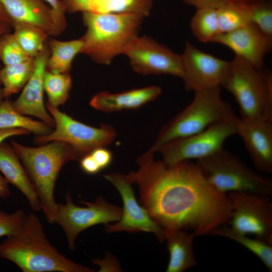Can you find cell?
I'll return each mask as SVG.
<instances>
[{
  "instance_id": "33",
  "label": "cell",
  "mask_w": 272,
  "mask_h": 272,
  "mask_svg": "<svg viewBox=\"0 0 272 272\" xmlns=\"http://www.w3.org/2000/svg\"><path fill=\"white\" fill-rule=\"evenodd\" d=\"M24 215L22 210L11 213L0 211V237L14 234L20 227Z\"/></svg>"
},
{
  "instance_id": "28",
  "label": "cell",
  "mask_w": 272,
  "mask_h": 272,
  "mask_svg": "<svg viewBox=\"0 0 272 272\" xmlns=\"http://www.w3.org/2000/svg\"><path fill=\"white\" fill-rule=\"evenodd\" d=\"M152 0H91L90 12L99 13H132L148 16Z\"/></svg>"
},
{
  "instance_id": "25",
  "label": "cell",
  "mask_w": 272,
  "mask_h": 272,
  "mask_svg": "<svg viewBox=\"0 0 272 272\" xmlns=\"http://www.w3.org/2000/svg\"><path fill=\"white\" fill-rule=\"evenodd\" d=\"M220 33L230 32L251 23L246 2L228 1L217 8Z\"/></svg>"
},
{
  "instance_id": "9",
  "label": "cell",
  "mask_w": 272,
  "mask_h": 272,
  "mask_svg": "<svg viewBox=\"0 0 272 272\" xmlns=\"http://www.w3.org/2000/svg\"><path fill=\"white\" fill-rule=\"evenodd\" d=\"M232 212L229 227L272 245V202L270 196L244 192L228 193Z\"/></svg>"
},
{
  "instance_id": "8",
  "label": "cell",
  "mask_w": 272,
  "mask_h": 272,
  "mask_svg": "<svg viewBox=\"0 0 272 272\" xmlns=\"http://www.w3.org/2000/svg\"><path fill=\"white\" fill-rule=\"evenodd\" d=\"M46 107L54 120V129L47 134L37 136L34 142L38 144L57 141L65 142L75 150L81 159L94 149L109 145L116 137L115 130L108 125L93 127L73 118L58 108L47 104Z\"/></svg>"
},
{
  "instance_id": "10",
  "label": "cell",
  "mask_w": 272,
  "mask_h": 272,
  "mask_svg": "<svg viewBox=\"0 0 272 272\" xmlns=\"http://www.w3.org/2000/svg\"><path fill=\"white\" fill-rule=\"evenodd\" d=\"M239 117L214 123L194 135L173 142L159 152L162 161L167 166L179 163L198 160L223 149L225 142L237 134Z\"/></svg>"
},
{
  "instance_id": "11",
  "label": "cell",
  "mask_w": 272,
  "mask_h": 272,
  "mask_svg": "<svg viewBox=\"0 0 272 272\" xmlns=\"http://www.w3.org/2000/svg\"><path fill=\"white\" fill-rule=\"evenodd\" d=\"M86 206L79 207L73 203L69 192L64 203H57L55 223L59 224L65 234L68 247L75 250V242L82 231L93 226L117 222L121 218L122 209L109 203L103 197L93 202L81 201Z\"/></svg>"
},
{
  "instance_id": "16",
  "label": "cell",
  "mask_w": 272,
  "mask_h": 272,
  "mask_svg": "<svg viewBox=\"0 0 272 272\" xmlns=\"http://www.w3.org/2000/svg\"><path fill=\"white\" fill-rule=\"evenodd\" d=\"M49 54V48L46 43L43 50L34 58L33 72L22 92L12 102L14 109L19 113L34 116L53 128L54 120L46 110L43 99V78Z\"/></svg>"
},
{
  "instance_id": "18",
  "label": "cell",
  "mask_w": 272,
  "mask_h": 272,
  "mask_svg": "<svg viewBox=\"0 0 272 272\" xmlns=\"http://www.w3.org/2000/svg\"><path fill=\"white\" fill-rule=\"evenodd\" d=\"M0 3L13 26L16 23L28 24L48 35L57 36L51 10L43 0H0Z\"/></svg>"
},
{
  "instance_id": "35",
  "label": "cell",
  "mask_w": 272,
  "mask_h": 272,
  "mask_svg": "<svg viewBox=\"0 0 272 272\" xmlns=\"http://www.w3.org/2000/svg\"><path fill=\"white\" fill-rule=\"evenodd\" d=\"M101 170L107 168L112 163V153L105 147L94 149L90 152Z\"/></svg>"
},
{
  "instance_id": "22",
  "label": "cell",
  "mask_w": 272,
  "mask_h": 272,
  "mask_svg": "<svg viewBox=\"0 0 272 272\" xmlns=\"http://www.w3.org/2000/svg\"><path fill=\"white\" fill-rule=\"evenodd\" d=\"M50 54L46 62V71L54 73H69L73 60L83 47L82 38L70 41L49 39Z\"/></svg>"
},
{
  "instance_id": "41",
  "label": "cell",
  "mask_w": 272,
  "mask_h": 272,
  "mask_svg": "<svg viewBox=\"0 0 272 272\" xmlns=\"http://www.w3.org/2000/svg\"><path fill=\"white\" fill-rule=\"evenodd\" d=\"M11 194L9 183L5 177L0 175V198L6 199Z\"/></svg>"
},
{
  "instance_id": "34",
  "label": "cell",
  "mask_w": 272,
  "mask_h": 272,
  "mask_svg": "<svg viewBox=\"0 0 272 272\" xmlns=\"http://www.w3.org/2000/svg\"><path fill=\"white\" fill-rule=\"evenodd\" d=\"M48 4L51 10L56 35L60 34L65 29L66 8L61 0H43Z\"/></svg>"
},
{
  "instance_id": "13",
  "label": "cell",
  "mask_w": 272,
  "mask_h": 272,
  "mask_svg": "<svg viewBox=\"0 0 272 272\" xmlns=\"http://www.w3.org/2000/svg\"><path fill=\"white\" fill-rule=\"evenodd\" d=\"M182 60L185 89L196 91L215 86H222L230 66L228 61L197 48L189 42L185 43Z\"/></svg>"
},
{
  "instance_id": "5",
  "label": "cell",
  "mask_w": 272,
  "mask_h": 272,
  "mask_svg": "<svg viewBox=\"0 0 272 272\" xmlns=\"http://www.w3.org/2000/svg\"><path fill=\"white\" fill-rule=\"evenodd\" d=\"M221 91V86H215L195 91L190 104L161 128L149 150L160 152L173 142L236 117L230 104L222 98Z\"/></svg>"
},
{
  "instance_id": "45",
  "label": "cell",
  "mask_w": 272,
  "mask_h": 272,
  "mask_svg": "<svg viewBox=\"0 0 272 272\" xmlns=\"http://www.w3.org/2000/svg\"><path fill=\"white\" fill-rule=\"evenodd\" d=\"M228 1H243V2H247L252 0H228Z\"/></svg>"
},
{
  "instance_id": "37",
  "label": "cell",
  "mask_w": 272,
  "mask_h": 272,
  "mask_svg": "<svg viewBox=\"0 0 272 272\" xmlns=\"http://www.w3.org/2000/svg\"><path fill=\"white\" fill-rule=\"evenodd\" d=\"M79 161L81 168L88 174H95L101 170L90 153L82 157Z\"/></svg>"
},
{
  "instance_id": "44",
  "label": "cell",
  "mask_w": 272,
  "mask_h": 272,
  "mask_svg": "<svg viewBox=\"0 0 272 272\" xmlns=\"http://www.w3.org/2000/svg\"><path fill=\"white\" fill-rule=\"evenodd\" d=\"M1 67L0 66V70H1ZM4 98H5L4 97L2 86V84H1V81H0V105L2 103V102L4 101Z\"/></svg>"
},
{
  "instance_id": "7",
  "label": "cell",
  "mask_w": 272,
  "mask_h": 272,
  "mask_svg": "<svg viewBox=\"0 0 272 272\" xmlns=\"http://www.w3.org/2000/svg\"><path fill=\"white\" fill-rule=\"evenodd\" d=\"M202 176L216 190L272 195V180L249 167L238 156L222 149L213 155L196 160Z\"/></svg>"
},
{
  "instance_id": "24",
  "label": "cell",
  "mask_w": 272,
  "mask_h": 272,
  "mask_svg": "<svg viewBox=\"0 0 272 272\" xmlns=\"http://www.w3.org/2000/svg\"><path fill=\"white\" fill-rule=\"evenodd\" d=\"M210 235L223 237L237 242L258 257L269 272L272 271L271 245L236 232L226 225L216 228Z\"/></svg>"
},
{
  "instance_id": "42",
  "label": "cell",
  "mask_w": 272,
  "mask_h": 272,
  "mask_svg": "<svg viewBox=\"0 0 272 272\" xmlns=\"http://www.w3.org/2000/svg\"><path fill=\"white\" fill-rule=\"evenodd\" d=\"M12 26L9 24L0 21V39L5 34L11 32Z\"/></svg>"
},
{
  "instance_id": "31",
  "label": "cell",
  "mask_w": 272,
  "mask_h": 272,
  "mask_svg": "<svg viewBox=\"0 0 272 272\" xmlns=\"http://www.w3.org/2000/svg\"><path fill=\"white\" fill-rule=\"evenodd\" d=\"M246 2L251 23L272 38L271 3L269 0H252Z\"/></svg>"
},
{
  "instance_id": "20",
  "label": "cell",
  "mask_w": 272,
  "mask_h": 272,
  "mask_svg": "<svg viewBox=\"0 0 272 272\" xmlns=\"http://www.w3.org/2000/svg\"><path fill=\"white\" fill-rule=\"evenodd\" d=\"M0 171L9 183L25 195L33 211L41 210L35 188L20 158L12 146L4 142L0 143Z\"/></svg>"
},
{
  "instance_id": "32",
  "label": "cell",
  "mask_w": 272,
  "mask_h": 272,
  "mask_svg": "<svg viewBox=\"0 0 272 272\" xmlns=\"http://www.w3.org/2000/svg\"><path fill=\"white\" fill-rule=\"evenodd\" d=\"M31 58L22 50L11 32L0 39V60L4 65L19 63Z\"/></svg>"
},
{
  "instance_id": "21",
  "label": "cell",
  "mask_w": 272,
  "mask_h": 272,
  "mask_svg": "<svg viewBox=\"0 0 272 272\" xmlns=\"http://www.w3.org/2000/svg\"><path fill=\"white\" fill-rule=\"evenodd\" d=\"M165 240L169 259L166 272H183L197 262L193 251V232L184 230L166 231Z\"/></svg>"
},
{
  "instance_id": "19",
  "label": "cell",
  "mask_w": 272,
  "mask_h": 272,
  "mask_svg": "<svg viewBox=\"0 0 272 272\" xmlns=\"http://www.w3.org/2000/svg\"><path fill=\"white\" fill-rule=\"evenodd\" d=\"M161 93V88L157 86L134 89L118 93L101 92L91 99L90 105L95 109L104 112L136 109L153 101Z\"/></svg>"
},
{
  "instance_id": "14",
  "label": "cell",
  "mask_w": 272,
  "mask_h": 272,
  "mask_svg": "<svg viewBox=\"0 0 272 272\" xmlns=\"http://www.w3.org/2000/svg\"><path fill=\"white\" fill-rule=\"evenodd\" d=\"M104 178L118 191L123 205L120 219L114 224L105 225L106 232H149L153 233L159 242H163L165 240V231L137 201L131 183L126 180L125 175L112 173L105 175Z\"/></svg>"
},
{
  "instance_id": "2",
  "label": "cell",
  "mask_w": 272,
  "mask_h": 272,
  "mask_svg": "<svg viewBox=\"0 0 272 272\" xmlns=\"http://www.w3.org/2000/svg\"><path fill=\"white\" fill-rule=\"evenodd\" d=\"M0 257L15 263L24 272H92L60 253L46 237L40 219L24 215L17 232L0 243Z\"/></svg>"
},
{
  "instance_id": "43",
  "label": "cell",
  "mask_w": 272,
  "mask_h": 272,
  "mask_svg": "<svg viewBox=\"0 0 272 272\" xmlns=\"http://www.w3.org/2000/svg\"><path fill=\"white\" fill-rule=\"evenodd\" d=\"M0 21L6 22L13 26L12 22L0 3Z\"/></svg>"
},
{
  "instance_id": "38",
  "label": "cell",
  "mask_w": 272,
  "mask_h": 272,
  "mask_svg": "<svg viewBox=\"0 0 272 272\" xmlns=\"http://www.w3.org/2000/svg\"><path fill=\"white\" fill-rule=\"evenodd\" d=\"M184 3L192 6L196 9L202 8H218L228 0H182Z\"/></svg>"
},
{
  "instance_id": "23",
  "label": "cell",
  "mask_w": 272,
  "mask_h": 272,
  "mask_svg": "<svg viewBox=\"0 0 272 272\" xmlns=\"http://www.w3.org/2000/svg\"><path fill=\"white\" fill-rule=\"evenodd\" d=\"M21 128L37 136L50 133L53 128L41 120H35L22 115L14 108L12 101L4 100L0 105V130Z\"/></svg>"
},
{
  "instance_id": "17",
  "label": "cell",
  "mask_w": 272,
  "mask_h": 272,
  "mask_svg": "<svg viewBox=\"0 0 272 272\" xmlns=\"http://www.w3.org/2000/svg\"><path fill=\"white\" fill-rule=\"evenodd\" d=\"M237 134L242 139L255 168L272 173V119L243 121L239 117Z\"/></svg>"
},
{
  "instance_id": "3",
  "label": "cell",
  "mask_w": 272,
  "mask_h": 272,
  "mask_svg": "<svg viewBox=\"0 0 272 272\" xmlns=\"http://www.w3.org/2000/svg\"><path fill=\"white\" fill-rule=\"evenodd\" d=\"M11 146L33 185L46 219L49 223H55L57 209L54 196L55 182L66 163L80 160L78 154L69 144L58 141L31 147L12 140Z\"/></svg>"
},
{
  "instance_id": "36",
  "label": "cell",
  "mask_w": 272,
  "mask_h": 272,
  "mask_svg": "<svg viewBox=\"0 0 272 272\" xmlns=\"http://www.w3.org/2000/svg\"><path fill=\"white\" fill-rule=\"evenodd\" d=\"M66 8L67 12L74 13L90 12L91 0H61Z\"/></svg>"
},
{
  "instance_id": "40",
  "label": "cell",
  "mask_w": 272,
  "mask_h": 272,
  "mask_svg": "<svg viewBox=\"0 0 272 272\" xmlns=\"http://www.w3.org/2000/svg\"><path fill=\"white\" fill-rule=\"evenodd\" d=\"M30 133L28 130L21 128L1 129L0 130V143L10 137L26 135Z\"/></svg>"
},
{
  "instance_id": "6",
  "label": "cell",
  "mask_w": 272,
  "mask_h": 272,
  "mask_svg": "<svg viewBox=\"0 0 272 272\" xmlns=\"http://www.w3.org/2000/svg\"><path fill=\"white\" fill-rule=\"evenodd\" d=\"M222 86L238 104L241 120L272 119V74L269 71L257 69L235 55Z\"/></svg>"
},
{
  "instance_id": "29",
  "label": "cell",
  "mask_w": 272,
  "mask_h": 272,
  "mask_svg": "<svg viewBox=\"0 0 272 272\" xmlns=\"http://www.w3.org/2000/svg\"><path fill=\"white\" fill-rule=\"evenodd\" d=\"M194 36L200 42H212L220 34L217 9L202 8L196 9L190 22Z\"/></svg>"
},
{
  "instance_id": "12",
  "label": "cell",
  "mask_w": 272,
  "mask_h": 272,
  "mask_svg": "<svg viewBox=\"0 0 272 272\" xmlns=\"http://www.w3.org/2000/svg\"><path fill=\"white\" fill-rule=\"evenodd\" d=\"M123 54L128 57L131 68L138 74L182 77L181 55L148 36H137L127 46Z\"/></svg>"
},
{
  "instance_id": "1",
  "label": "cell",
  "mask_w": 272,
  "mask_h": 272,
  "mask_svg": "<svg viewBox=\"0 0 272 272\" xmlns=\"http://www.w3.org/2000/svg\"><path fill=\"white\" fill-rule=\"evenodd\" d=\"M154 154L149 150L139 157L138 169L125 176L137 184L142 206L165 231L190 229L202 236L228 223L232 212L228 194L209 184L195 164L167 166Z\"/></svg>"
},
{
  "instance_id": "26",
  "label": "cell",
  "mask_w": 272,
  "mask_h": 272,
  "mask_svg": "<svg viewBox=\"0 0 272 272\" xmlns=\"http://www.w3.org/2000/svg\"><path fill=\"white\" fill-rule=\"evenodd\" d=\"M34 69V58L1 67L0 81L4 98H8L23 89L31 77Z\"/></svg>"
},
{
  "instance_id": "39",
  "label": "cell",
  "mask_w": 272,
  "mask_h": 272,
  "mask_svg": "<svg viewBox=\"0 0 272 272\" xmlns=\"http://www.w3.org/2000/svg\"><path fill=\"white\" fill-rule=\"evenodd\" d=\"M93 262L99 265L100 267V269L99 271H105L104 270L108 271V270H106L108 268L109 266H107L108 267H106L107 265H112L114 267H115L117 271H120V267L118 264V262L116 261V259L114 257H113L112 256L109 254H107L106 255V257L105 259L100 260L99 259H93Z\"/></svg>"
},
{
  "instance_id": "4",
  "label": "cell",
  "mask_w": 272,
  "mask_h": 272,
  "mask_svg": "<svg viewBox=\"0 0 272 272\" xmlns=\"http://www.w3.org/2000/svg\"><path fill=\"white\" fill-rule=\"evenodd\" d=\"M144 17L132 13H83L86 31L81 53L97 63L109 64L138 36Z\"/></svg>"
},
{
  "instance_id": "27",
  "label": "cell",
  "mask_w": 272,
  "mask_h": 272,
  "mask_svg": "<svg viewBox=\"0 0 272 272\" xmlns=\"http://www.w3.org/2000/svg\"><path fill=\"white\" fill-rule=\"evenodd\" d=\"M12 33L25 53L30 58H35L44 48L49 36L45 32L36 27L16 23Z\"/></svg>"
},
{
  "instance_id": "30",
  "label": "cell",
  "mask_w": 272,
  "mask_h": 272,
  "mask_svg": "<svg viewBox=\"0 0 272 272\" xmlns=\"http://www.w3.org/2000/svg\"><path fill=\"white\" fill-rule=\"evenodd\" d=\"M72 85L69 73H54L46 70L43 87L48 97L47 104L54 108L64 104L69 97Z\"/></svg>"
},
{
  "instance_id": "15",
  "label": "cell",
  "mask_w": 272,
  "mask_h": 272,
  "mask_svg": "<svg viewBox=\"0 0 272 272\" xmlns=\"http://www.w3.org/2000/svg\"><path fill=\"white\" fill-rule=\"evenodd\" d=\"M212 42L228 47L235 55L258 69H262L264 58L272 46V38L252 23L230 32L220 33Z\"/></svg>"
}]
</instances>
